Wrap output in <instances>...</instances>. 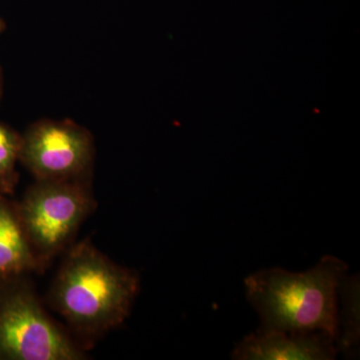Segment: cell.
<instances>
[{"mask_svg": "<svg viewBox=\"0 0 360 360\" xmlns=\"http://www.w3.org/2000/svg\"><path fill=\"white\" fill-rule=\"evenodd\" d=\"M348 265L326 255L304 272L281 267L246 277V298L260 319L259 330L323 331L338 338V285Z\"/></svg>", "mask_w": 360, "mask_h": 360, "instance_id": "1", "label": "cell"}, {"mask_svg": "<svg viewBox=\"0 0 360 360\" xmlns=\"http://www.w3.org/2000/svg\"><path fill=\"white\" fill-rule=\"evenodd\" d=\"M134 270L111 262L89 241L71 248L51 290L56 310L70 326L98 335L122 326L139 292Z\"/></svg>", "mask_w": 360, "mask_h": 360, "instance_id": "2", "label": "cell"}, {"mask_svg": "<svg viewBox=\"0 0 360 360\" xmlns=\"http://www.w3.org/2000/svg\"><path fill=\"white\" fill-rule=\"evenodd\" d=\"M85 355L49 319L18 278L0 283V359L82 360Z\"/></svg>", "mask_w": 360, "mask_h": 360, "instance_id": "3", "label": "cell"}, {"mask_svg": "<svg viewBox=\"0 0 360 360\" xmlns=\"http://www.w3.org/2000/svg\"><path fill=\"white\" fill-rule=\"evenodd\" d=\"M94 205L80 180H37L15 207L37 264L49 262L70 243Z\"/></svg>", "mask_w": 360, "mask_h": 360, "instance_id": "4", "label": "cell"}, {"mask_svg": "<svg viewBox=\"0 0 360 360\" xmlns=\"http://www.w3.org/2000/svg\"><path fill=\"white\" fill-rule=\"evenodd\" d=\"M94 151L89 131L70 120H40L20 135V161L37 181L82 180Z\"/></svg>", "mask_w": 360, "mask_h": 360, "instance_id": "5", "label": "cell"}, {"mask_svg": "<svg viewBox=\"0 0 360 360\" xmlns=\"http://www.w3.org/2000/svg\"><path fill=\"white\" fill-rule=\"evenodd\" d=\"M336 340L323 331L259 330L245 336L232 352L236 360H331Z\"/></svg>", "mask_w": 360, "mask_h": 360, "instance_id": "6", "label": "cell"}, {"mask_svg": "<svg viewBox=\"0 0 360 360\" xmlns=\"http://www.w3.org/2000/svg\"><path fill=\"white\" fill-rule=\"evenodd\" d=\"M37 258L26 238L15 206L0 198V283L37 269Z\"/></svg>", "mask_w": 360, "mask_h": 360, "instance_id": "7", "label": "cell"}, {"mask_svg": "<svg viewBox=\"0 0 360 360\" xmlns=\"http://www.w3.org/2000/svg\"><path fill=\"white\" fill-rule=\"evenodd\" d=\"M338 333L336 347L338 354L345 357L355 356L359 352L360 340L359 322V276H347L341 278L338 285Z\"/></svg>", "mask_w": 360, "mask_h": 360, "instance_id": "8", "label": "cell"}, {"mask_svg": "<svg viewBox=\"0 0 360 360\" xmlns=\"http://www.w3.org/2000/svg\"><path fill=\"white\" fill-rule=\"evenodd\" d=\"M20 135L0 122V194L13 193L18 184L16 162L20 160Z\"/></svg>", "mask_w": 360, "mask_h": 360, "instance_id": "9", "label": "cell"}, {"mask_svg": "<svg viewBox=\"0 0 360 360\" xmlns=\"http://www.w3.org/2000/svg\"><path fill=\"white\" fill-rule=\"evenodd\" d=\"M4 28H6V23L4 22V20H0V32H4Z\"/></svg>", "mask_w": 360, "mask_h": 360, "instance_id": "10", "label": "cell"}, {"mask_svg": "<svg viewBox=\"0 0 360 360\" xmlns=\"http://www.w3.org/2000/svg\"><path fill=\"white\" fill-rule=\"evenodd\" d=\"M0 94H1V82H0Z\"/></svg>", "mask_w": 360, "mask_h": 360, "instance_id": "11", "label": "cell"}, {"mask_svg": "<svg viewBox=\"0 0 360 360\" xmlns=\"http://www.w3.org/2000/svg\"><path fill=\"white\" fill-rule=\"evenodd\" d=\"M0 198H2V195H1V194H0Z\"/></svg>", "mask_w": 360, "mask_h": 360, "instance_id": "12", "label": "cell"}]
</instances>
